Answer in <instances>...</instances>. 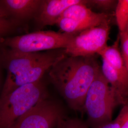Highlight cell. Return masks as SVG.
<instances>
[{
	"label": "cell",
	"instance_id": "1",
	"mask_svg": "<svg viewBox=\"0 0 128 128\" xmlns=\"http://www.w3.org/2000/svg\"><path fill=\"white\" fill-rule=\"evenodd\" d=\"M101 69L92 56L64 55L49 69L51 81L69 107L82 110L92 84Z\"/></svg>",
	"mask_w": 128,
	"mask_h": 128
},
{
	"label": "cell",
	"instance_id": "2",
	"mask_svg": "<svg viewBox=\"0 0 128 128\" xmlns=\"http://www.w3.org/2000/svg\"><path fill=\"white\" fill-rule=\"evenodd\" d=\"M46 98V89L40 81L0 96V128H10L18 118Z\"/></svg>",
	"mask_w": 128,
	"mask_h": 128
},
{
	"label": "cell",
	"instance_id": "3",
	"mask_svg": "<svg viewBox=\"0 0 128 128\" xmlns=\"http://www.w3.org/2000/svg\"><path fill=\"white\" fill-rule=\"evenodd\" d=\"M119 104L114 90L107 81L101 68L87 92L83 110L96 128L112 120L114 110Z\"/></svg>",
	"mask_w": 128,
	"mask_h": 128
},
{
	"label": "cell",
	"instance_id": "4",
	"mask_svg": "<svg viewBox=\"0 0 128 128\" xmlns=\"http://www.w3.org/2000/svg\"><path fill=\"white\" fill-rule=\"evenodd\" d=\"M76 34L39 31L16 37H8L2 43L5 48L12 50L35 53L60 48L64 50Z\"/></svg>",
	"mask_w": 128,
	"mask_h": 128
},
{
	"label": "cell",
	"instance_id": "5",
	"mask_svg": "<svg viewBox=\"0 0 128 128\" xmlns=\"http://www.w3.org/2000/svg\"><path fill=\"white\" fill-rule=\"evenodd\" d=\"M110 30V23H105L75 34L64 50V53L73 56L98 55L108 45Z\"/></svg>",
	"mask_w": 128,
	"mask_h": 128
},
{
	"label": "cell",
	"instance_id": "6",
	"mask_svg": "<svg viewBox=\"0 0 128 128\" xmlns=\"http://www.w3.org/2000/svg\"><path fill=\"white\" fill-rule=\"evenodd\" d=\"M65 118L62 106L46 98L18 118L10 128H54Z\"/></svg>",
	"mask_w": 128,
	"mask_h": 128
},
{
	"label": "cell",
	"instance_id": "7",
	"mask_svg": "<svg viewBox=\"0 0 128 128\" xmlns=\"http://www.w3.org/2000/svg\"><path fill=\"white\" fill-rule=\"evenodd\" d=\"M50 53L21 52L10 50L2 45L3 64L7 70L4 82H9L44 60Z\"/></svg>",
	"mask_w": 128,
	"mask_h": 128
},
{
	"label": "cell",
	"instance_id": "8",
	"mask_svg": "<svg viewBox=\"0 0 128 128\" xmlns=\"http://www.w3.org/2000/svg\"><path fill=\"white\" fill-rule=\"evenodd\" d=\"M64 55V50L63 52H50L44 60L9 82H4L0 96H4L22 86L40 81L43 74Z\"/></svg>",
	"mask_w": 128,
	"mask_h": 128
},
{
	"label": "cell",
	"instance_id": "9",
	"mask_svg": "<svg viewBox=\"0 0 128 128\" xmlns=\"http://www.w3.org/2000/svg\"><path fill=\"white\" fill-rule=\"evenodd\" d=\"M83 2L84 0H42L37 14V22L42 26L56 24L58 20L69 7Z\"/></svg>",
	"mask_w": 128,
	"mask_h": 128
},
{
	"label": "cell",
	"instance_id": "10",
	"mask_svg": "<svg viewBox=\"0 0 128 128\" xmlns=\"http://www.w3.org/2000/svg\"><path fill=\"white\" fill-rule=\"evenodd\" d=\"M86 0L69 7L61 17L72 18L86 25L88 28L110 23L111 16L109 14L97 13L92 10L86 4Z\"/></svg>",
	"mask_w": 128,
	"mask_h": 128
},
{
	"label": "cell",
	"instance_id": "11",
	"mask_svg": "<svg viewBox=\"0 0 128 128\" xmlns=\"http://www.w3.org/2000/svg\"><path fill=\"white\" fill-rule=\"evenodd\" d=\"M42 2L40 0H0V8L18 22L30 18L37 14Z\"/></svg>",
	"mask_w": 128,
	"mask_h": 128
},
{
	"label": "cell",
	"instance_id": "12",
	"mask_svg": "<svg viewBox=\"0 0 128 128\" xmlns=\"http://www.w3.org/2000/svg\"><path fill=\"white\" fill-rule=\"evenodd\" d=\"M102 60L101 71L103 76L114 90L119 104L124 105L128 102V79L124 78Z\"/></svg>",
	"mask_w": 128,
	"mask_h": 128
},
{
	"label": "cell",
	"instance_id": "13",
	"mask_svg": "<svg viewBox=\"0 0 128 128\" xmlns=\"http://www.w3.org/2000/svg\"><path fill=\"white\" fill-rule=\"evenodd\" d=\"M119 41L118 38L114 45H107L98 55L120 74L128 79V72L119 50Z\"/></svg>",
	"mask_w": 128,
	"mask_h": 128
},
{
	"label": "cell",
	"instance_id": "14",
	"mask_svg": "<svg viewBox=\"0 0 128 128\" xmlns=\"http://www.w3.org/2000/svg\"><path fill=\"white\" fill-rule=\"evenodd\" d=\"M56 24L64 33L78 34L89 28L72 18L61 17Z\"/></svg>",
	"mask_w": 128,
	"mask_h": 128
},
{
	"label": "cell",
	"instance_id": "15",
	"mask_svg": "<svg viewBox=\"0 0 128 128\" xmlns=\"http://www.w3.org/2000/svg\"><path fill=\"white\" fill-rule=\"evenodd\" d=\"M115 16L119 32L125 31L128 23V0H117Z\"/></svg>",
	"mask_w": 128,
	"mask_h": 128
},
{
	"label": "cell",
	"instance_id": "16",
	"mask_svg": "<svg viewBox=\"0 0 128 128\" xmlns=\"http://www.w3.org/2000/svg\"><path fill=\"white\" fill-rule=\"evenodd\" d=\"M17 25V22L10 17L4 11L0 8V44L13 32Z\"/></svg>",
	"mask_w": 128,
	"mask_h": 128
},
{
	"label": "cell",
	"instance_id": "17",
	"mask_svg": "<svg viewBox=\"0 0 128 128\" xmlns=\"http://www.w3.org/2000/svg\"><path fill=\"white\" fill-rule=\"evenodd\" d=\"M117 3L114 0H86V5H90L104 11H109L115 9Z\"/></svg>",
	"mask_w": 128,
	"mask_h": 128
},
{
	"label": "cell",
	"instance_id": "18",
	"mask_svg": "<svg viewBox=\"0 0 128 128\" xmlns=\"http://www.w3.org/2000/svg\"><path fill=\"white\" fill-rule=\"evenodd\" d=\"M119 41L120 43V53L128 72V33L125 31L120 32Z\"/></svg>",
	"mask_w": 128,
	"mask_h": 128
},
{
	"label": "cell",
	"instance_id": "19",
	"mask_svg": "<svg viewBox=\"0 0 128 128\" xmlns=\"http://www.w3.org/2000/svg\"><path fill=\"white\" fill-rule=\"evenodd\" d=\"M56 128H88L86 124L78 119L61 120L58 124Z\"/></svg>",
	"mask_w": 128,
	"mask_h": 128
},
{
	"label": "cell",
	"instance_id": "20",
	"mask_svg": "<svg viewBox=\"0 0 128 128\" xmlns=\"http://www.w3.org/2000/svg\"><path fill=\"white\" fill-rule=\"evenodd\" d=\"M116 119L119 123L120 128H128V102L123 105Z\"/></svg>",
	"mask_w": 128,
	"mask_h": 128
},
{
	"label": "cell",
	"instance_id": "21",
	"mask_svg": "<svg viewBox=\"0 0 128 128\" xmlns=\"http://www.w3.org/2000/svg\"><path fill=\"white\" fill-rule=\"evenodd\" d=\"M98 128H120L119 123L117 120L115 119L114 120H112L108 123L105 124Z\"/></svg>",
	"mask_w": 128,
	"mask_h": 128
},
{
	"label": "cell",
	"instance_id": "22",
	"mask_svg": "<svg viewBox=\"0 0 128 128\" xmlns=\"http://www.w3.org/2000/svg\"><path fill=\"white\" fill-rule=\"evenodd\" d=\"M4 66L3 61H2V44H0V84L1 80V74H2V67Z\"/></svg>",
	"mask_w": 128,
	"mask_h": 128
},
{
	"label": "cell",
	"instance_id": "23",
	"mask_svg": "<svg viewBox=\"0 0 128 128\" xmlns=\"http://www.w3.org/2000/svg\"><path fill=\"white\" fill-rule=\"evenodd\" d=\"M125 31L126 32H127L128 33V24H127V26H126V27Z\"/></svg>",
	"mask_w": 128,
	"mask_h": 128
}]
</instances>
